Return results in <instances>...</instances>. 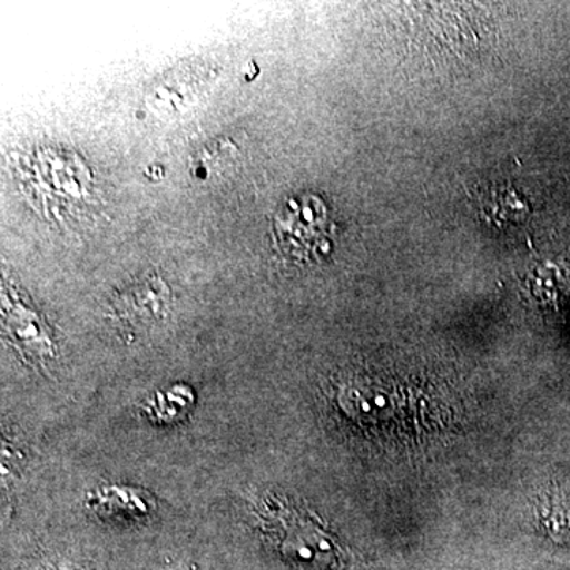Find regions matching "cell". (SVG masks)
Returning a JSON list of instances; mask_svg holds the SVG:
<instances>
[{"label":"cell","instance_id":"obj_1","mask_svg":"<svg viewBox=\"0 0 570 570\" xmlns=\"http://www.w3.org/2000/svg\"><path fill=\"white\" fill-rule=\"evenodd\" d=\"M7 324H9L10 335L17 340L18 344L32 347L33 351L40 352V354H47L48 348H50V341L43 333V326L40 325L36 314L24 309L21 302L18 303L17 307H13L9 302Z\"/></svg>","mask_w":570,"mask_h":570},{"label":"cell","instance_id":"obj_2","mask_svg":"<svg viewBox=\"0 0 570 570\" xmlns=\"http://www.w3.org/2000/svg\"><path fill=\"white\" fill-rule=\"evenodd\" d=\"M99 508H110V515L118 517L119 509L124 517H142L149 512L146 498L138 491L129 489H104L96 497Z\"/></svg>","mask_w":570,"mask_h":570},{"label":"cell","instance_id":"obj_3","mask_svg":"<svg viewBox=\"0 0 570 570\" xmlns=\"http://www.w3.org/2000/svg\"><path fill=\"white\" fill-rule=\"evenodd\" d=\"M149 287H151V279L146 281L145 284H138V287L130 288L124 296L122 306L129 316L142 318V321L163 317L165 307H167L168 291L157 295L156 298L148 299L146 295L149 294Z\"/></svg>","mask_w":570,"mask_h":570},{"label":"cell","instance_id":"obj_4","mask_svg":"<svg viewBox=\"0 0 570 570\" xmlns=\"http://www.w3.org/2000/svg\"><path fill=\"white\" fill-rule=\"evenodd\" d=\"M194 395L187 387H174L165 392L156 393L148 412L156 417L157 422H174L181 417L183 412L193 406Z\"/></svg>","mask_w":570,"mask_h":570},{"label":"cell","instance_id":"obj_5","mask_svg":"<svg viewBox=\"0 0 570 570\" xmlns=\"http://www.w3.org/2000/svg\"><path fill=\"white\" fill-rule=\"evenodd\" d=\"M52 570H78L77 568H70V566H67V568H56V569H52Z\"/></svg>","mask_w":570,"mask_h":570}]
</instances>
